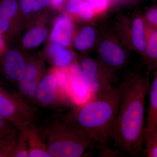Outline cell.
<instances>
[{"mask_svg":"<svg viewBox=\"0 0 157 157\" xmlns=\"http://www.w3.org/2000/svg\"><path fill=\"white\" fill-rule=\"evenodd\" d=\"M20 128L26 138L30 157H51L41 128L33 122Z\"/></svg>","mask_w":157,"mask_h":157,"instance_id":"cell-9","label":"cell"},{"mask_svg":"<svg viewBox=\"0 0 157 157\" xmlns=\"http://www.w3.org/2000/svg\"><path fill=\"white\" fill-rule=\"evenodd\" d=\"M19 129L16 128L0 137V157H11L18 138Z\"/></svg>","mask_w":157,"mask_h":157,"instance_id":"cell-18","label":"cell"},{"mask_svg":"<svg viewBox=\"0 0 157 157\" xmlns=\"http://www.w3.org/2000/svg\"><path fill=\"white\" fill-rule=\"evenodd\" d=\"M154 2L155 3V4H156V5H157V0H154Z\"/></svg>","mask_w":157,"mask_h":157,"instance_id":"cell-35","label":"cell"},{"mask_svg":"<svg viewBox=\"0 0 157 157\" xmlns=\"http://www.w3.org/2000/svg\"><path fill=\"white\" fill-rule=\"evenodd\" d=\"M63 48V45L55 42L49 46L48 50V55L49 56L54 58Z\"/></svg>","mask_w":157,"mask_h":157,"instance_id":"cell-29","label":"cell"},{"mask_svg":"<svg viewBox=\"0 0 157 157\" xmlns=\"http://www.w3.org/2000/svg\"><path fill=\"white\" fill-rule=\"evenodd\" d=\"M93 10L94 15H99L105 12L111 3L110 0H84Z\"/></svg>","mask_w":157,"mask_h":157,"instance_id":"cell-23","label":"cell"},{"mask_svg":"<svg viewBox=\"0 0 157 157\" xmlns=\"http://www.w3.org/2000/svg\"><path fill=\"white\" fill-rule=\"evenodd\" d=\"M36 101L48 107L72 103L67 95L60 86L56 76L52 70L41 79L38 85Z\"/></svg>","mask_w":157,"mask_h":157,"instance_id":"cell-6","label":"cell"},{"mask_svg":"<svg viewBox=\"0 0 157 157\" xmlns=\"http://www.w3.org/2000/svg\"><path fill=\"white\" fill-rule=\"evenodd\" d=\"M119 106L111 131V137L119 150L137 156L144 141L145 98L148 78L138 73L125 79Z\"/></svg>","mask_w":157,"mask_h":157,"instance_id":"cell-1","label":"cell"},{"mask_svg":"<svg viewBox=\"0 0 157 157\" xmlns=\"http://www.w3.org/2000/svg\"><path fill=\"white\" fill-rule=\"evenodd\" d=\"M85 5L84 0H68L66 4V9L70 14H78Z\"/></svg>","mask_w":157,"mask_h":157,"instance_id":"cell-24","label":"cell"},{"mask_svg":"<svg viewBox=\"0 0 157 157\" xmlns=\"http://www.w3.org/2000/svg\"><path fill=\"white\" fill-rule=\"evenodd\" d=\"M96 31L93 27L87 26L82 29L74 39L75 47L80 51L88 50L95 42Z\"/></svg>","mask_w":157,"mask_h":157,"instance_id":"cell-16","label":"cell"},{"mask_svg":"<svg viewBox=\"0 0 157 157\" xmlns=\"http://www.w3.org/2000/svg\"><path fill=\"white\" fill-rule=\"evenodd\" d=\"M68 71V95L72 103L80 106L90 99V94L85 83L80 66L75 62L69 67Z\"/></svg>","mask_w":157,"mask_h":157,"instance_id":"cell-8","label":"cell"},{"mask_svg":"<svg viewBox=\"0 0 157 157\" xmlns=\"http://www.w3.org/2000/svg\"><path fill=\"white\" fill-rule=\"evenodd\" d=\"M123 83L93 96L85 104L68 113L96 144L101 153L116 155L109 147L113 122L117 113Z\"/></svg>","mask_w":157,"mask_h":157,"instance_id":"cell-2","label":"cell"},{"mask_svg":"<svg viewBox=\"0 0 157 157\" xmlns=\"http://www.w3.org/2000/svg\"><path fill=\"white\" fill-rule=\"evenodd\" d=\"M17 128L11 121L0 115V137Z\"/></svg>","mask_w":157,"mask_h":157,"instance_id":"cell-26","label":"cell"},{"mask_svg":"<svg viewBox=\"0 0 157 157\" xmlns=\"http://www.w3.org/2000/svg\"><path fill=\"white\" fill-rule=\"evenodd\" d=\"M47 33V29L42 27H37L32 29L24 36L23 44L27 48H35L42 44Z\"/></svg>","mask_w":157,"mask_h":157,"instance_id":"cell-17","label":"cell"},{"mask_svg":"<svg viewBox=\"0 0 157 157\" xmlns=\"http://www.w3.org/2000/svg\"><path fill=\"white\" fill-rule=\"evenodd\" d=\"M100 61L107 68L115 73L125 65L127 56L125 52L112 39L103 40L99 48Z\"/></svg>","mask_w":157,"mask_h":157,"instance_id":"cell-7","label":"cell"},{"mask_svg":"<svg viewBox=\"0 0 157 157\" xmlns=\"http://www.w3.org/2000/svg\"><path fill=\"white\" fill-rule=\"evenodd\" d=\"M67 0H49V4L56 9L61 8Z\"/></svg>","mask_w":157,"mask_h":157,"instance_id":"cell-32","label":"cell"},{"mask_svg":"<svg viewBox=\"0 0 157 157\" xmlns=\"http://www.w3.org/2000/svg\"><path fill=\"white\" fill-rule=\"evenodd\" d=\"M145 23L146 48L143 59L149 70H155L157 67V29Z\"/></svg>","mask_w":157,"mask_h":157,"instance_id":"cell-14","label":"cell"},{"mask_svg":"<svg viewBox=\"0 0 157 157\" xmlns=\"http://www.w3.org/2000/svg\"><path fill=\"white\" fill-rule=\"evenodd\" d=\"M144 17L147 23L157 29V5L156 4L147 9Z\"/></svg>","mask_w":157,"mask_h":157,"instance_id":"cell-25","label":"cell"},{"mask_svg":"<svg viewBox=\"0 0 157 157\" xmlns=\"http://www.w3.org/2000/svg\"><path fill=\"white\" fill-rule=\"evenodd\" d=\"M10 20L0 16V34L6 33L10 27Z\"/></svg>","mask_w":157,"mask_h":157,"instance_id":"cell-31","label":"cell"},{"mask_svg":"<svg viewBox=\"0 0 157 157\" xmlns=\"http://www.w3.org/2000/svg\"><path fill=\"white\" fill-rule=\"evenodd\" d=\"M73 34V25L68 16L63 15L57 19L51 35L56 43L67 46L71 44Z\"/></svg>","mask_w":157,"mask_h":157,"instance_id":"cell-12","label":"cell"},{"mask_svg":"<svg viewBox=\"0 0 157 157\" xmlns=\"http://www.w3.org/2000/svg\"><path fill=\"white\" fill-rule=\"evenodd\" d=\"M79 66L91 98L113 86L115 81L114 72L100 61L87 58Z\"/></svg>","mask_w":157,"mask_h":157,"instance_id":"cell-5","label":"cell"},{"mask_svg":"<svg viewBox=\"0 0 157 157\" xmlns=\"http://www.w3.org/2000/svg\"><path fill=\"white\" fill-rule=\"evenodd\" d=\"M41 130L51 157H83L97 147L68 114L54 116Z\"/></svg>","mask_w":157,"mask_h":157,"instance_id":"cell-3","label":"cell"},{"mask_svg":"<svg viewBox=\"0 0 157 157\" xmlns=\"http://www.w3.org/2000/svg\"><path fill=\"white\" fill-rule=\"evenodd\" d=\"M40 66L35 63H30L26 66L22 79L19 82L20 94L29 101H36V92L41 81Z\"/></svg>","mask_w":157,"mask_h":157,"instance_id":"cell-10","label":"cell"},{"mask_svg":"<svg viewBox=\"0 0 157 157\" xmlns=\"http://www.w3.org/2000/svg\"><path fill=\"white\" fill-rule=\"evenodd\" d=\"M18 129V138L11 157H30L26 138L22 130Z\"/></svg>","mask_w":157,"mask_h":157,"instance_id":"cell-22","label":"cell"},{"mask_svg":"<svg viewBox=\"0 0 157 157\" xmlns=\"http://www.w3.org/2000/svg\"><path fill=\"white\" fill-rule=\"evenodd\" d=\"M0 115L20 128L35 122L36 113L30 101L21 94L0 86Z\"/></svg>","mask_w":157,"mask_h":157,"instance_id":"cell-4","label":"cell"},{"mask_svg":"<svg viewBox=\"0 0 157 157\" xmlns=\"http://www.w3.org/2000/svg\"><path fill=\"white\" fill-rule=\"evenodd\" d=\"M4 42H3L2 37L0 36V52H2V51L3 49H4Z\"/></svg>","mask_w":157,"mask_h":157,"instance_id":"cell-33","label":"cell"},{"mask_svg":"<svg viewBox=\"0 0 157 157\" xmlns=\"http://www.w3.org/2000/svg\"><path fill=\"white\" fill-rule=\"evenodd\" d=\"M149 89L148 113L144 134L157 128V67L155 69L154 78Z\"/></svg>","mask_w":157,"mask_h":157,"instance_id":"cell-15","label":"cell"},{"mask_svg":"<svg viewBox=\"0 0 157 157\" xmlns=\"http://www.w3.org/2000/svg\"><path fill=\"white\" fill-rule=\"evenodd\" d=\"M132 1H134V2H139V1H141V0H132Z\"/></svg>","mask_w":157,"mask_h":157,"instance_id":"cell-34","label":"cell"},{"mask_svg":"<svg viewBox=\"0 0 157 157\" xmlns=\"http://www.w3.org/2000/svg\"><path fill=\"white\" fill-rule=\"evenodd\" d=\"M78 16L80 19L88 21L92 19L95 15L93 10L86 3L84 8L78 13Z\"/></svg>","mask_w":157,"mask_h":157,"instance_id":"cell-27","label":"cell"},{"mask_svg":"<svg viewBox=\"0 0 157 157\" xmlns=\"http://www.w3.org/2000/svg\"><path fill=\"white\" fill-rule=\"evenodd\" d=\"M35 0H20V4L22 11L25 14L30 13L33 10Z\"/></svg>","mask_w":157,"mask_h":157,"instance_id":"cell-28","label":"cell"},{"mask_svg":"<svg viewBox=\"0 0 157 157\" xmlns=\"http://www.w3.org/2000/svg\"><path fill=\"white\" fill-rule=\"evenodd\" d=\"M49 4V0H35L33 10L35 11H39Z\"/></svg>","mask_w":157,"mask_h":157,"instance_id":"cell-30","label":"cell"},{"mask_svg":"<svg viewBox=\"0 0 157 157\" xmlns=\"http://www.w3.org/2000/svg\"><path fill=\"white\" fill-rule=\"evenodd\" d=\"M53 59L55 65L57 68H68L75 63L74 61L73 54L70 51L64 48L62 49Z\"/></svg>","mask_w":157,"mask_h":157,"instance_id":"cell-21","label":"cell"},{"mask_svg":"<svg viewBox=\"0 0 157 157\" xmlns=\"http://www.w3.org/2000/svg\"><path fill=\"white\" fill-rule=\"evenodd\" d=\"M131 43L134 49L144 58L146 48V23L144 17L137 15L133 19L130 33Z\"/></svg>","mask_w":157,"mask_h":157,"instance_id":"cell-13","label":"cell"},{"mask_svg":"<svg viewBox=\"0 0 157 157\" xmlns=\"http://www.w3.org/2000/svg\"><path fill=\"white\" fill-rule=\"evenodd\" d=\"M26 66L23 56L17 51L10 50L6 54L4 69L9 79L19 82L24 75Z\"/></svg>","mask_w":157,"mask_h":157,"instance_id":"cell-11","label":"cell"},{"mask_svg":"<svg viewBox=\"0 0 157 157\" xmlns=\"http://www.w3.org/2000/svg\"><path fill=\"white\" fill-rule=\"evenodd\" d=\"M144 153L147 157H157V128L144 134Z\"/></svg>","mask_w":157,"mask_h":157,"instance_id":"cell-19","label":"cell"},{"mask_svg":"<svg viewBox=\"0 0 157 157\" xmlns=\"http://www.w3.org/2000/svg\"><path fill=\"white\" fill-rule=\"evenodd\" d=\"M18 0H0V16L10 20L17 13Z\"/></svg>","mask_w":157,"mask_h":157,"instance_id":"cell-20","label":"cell"}]
</instances>
